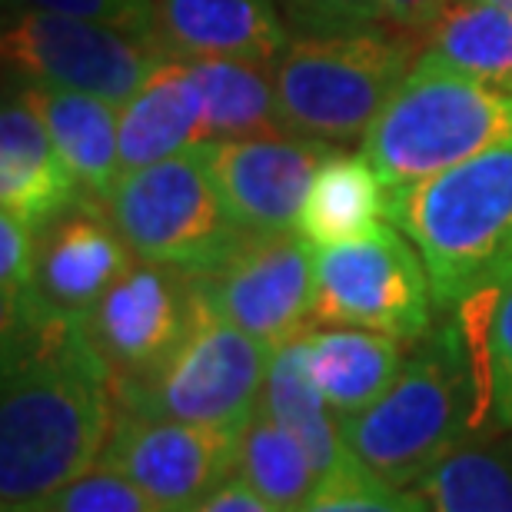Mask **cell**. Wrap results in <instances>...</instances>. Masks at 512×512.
<instances>
[{
	"label": "cell",
	"mask_w": 512,
	"mask_h": 512,
	"mask_svg": "<svg viewBox=\"0 0 512 512\" xmlns=\"http://www.w3.org/2000/svg\"><path fill=\"white\" fill-rule=\"evenodd\" d=\"M300 512H429L426 499L413 486L383 483L380 476L360 479V483L323 489Z\"/></svg>",
	"instance_id": "obj_30"
},
{
	"label": "cell",
	"mask_w": 512,
	"mask_h": 512,
	"mask_svg": "<svg viewBox=\"0 0 512 512\" xmlns=\"http://www.w3.org/2000/svg\"><path fill=\"white\" fill-rule=\"evenodd\" d=\"M273 353L266 343L213 313L200 296L190 333L170 360L137 383L114 386L117 409L243 436L263 403Z\"/></svg>",
	"instance_id": "obj_6"
},
{
	"label": "cell",
	"mask_w": 512,
	"mask_h": 512,
	"mask_svg": "<svg viewBox=\"0 0 512 512\" xmlns=\"http://www.w3.org/2000/svg\"><path fill=\"white\" fill-rule=\"evenodd\" d=\"M4 60L20 84L80 90L124 107L170 57L137 30L20 7L4 30Z\"/></svg>",
	"instance_id": "obj_9"
},
{
	"label": "cell",
	"mask_w": 512,
	"mask_h": 512,
	"mask_svg": "<svg viewBox=\"0 0 512 512\" xmlns=\"http://www.w3.org/2000/svg\"><path fill=\"white\" fill-rule=\"evenodd\" d=\"M453 4L456 0H383L386 27L403 30L409 37L429 34V30L439 24V17Z\"/></svg>",
	"instance_id": "obj_32"
},
{
	"label": "cell",
	"mask_w": 512,
	"mask_h": 512,
	"mask_svg": "<svg viewBox=\"0 0 512 512\" xmlns=\"http://www.w3.org/2000/svg\"><path fill=\"white\" fill-rule=\"evenodd\" d=\"M150 40L170 60L270 67L293 40L276 0H153Z\"/></svg>",
	"instance_id": "obj_15"
},
{
	"label": "cell",
	"mask_w": 512,
	"mask_h": 512,
	"mask_svg": "<svg viewBox=\"0 0 512 512\" xmlns=\"http://www.w3.org/2000/svg\"><path fill=\"white\" fill-rule=\"evenodd\" d=\"M303 353L306 373L340 419L360 416L380 403L406 363L403 340L353 326L310 330Z\"/></svg>",
	"instance_id": "obj_20"
},
{
	"label": "cell",
	"mask_w": 512,
	"mask_h": 512,
	"mask_svg": "<svg viewBox=\"0 0 512 512\" xmlns=\"http://www.w3.org/2000/svg\"><path fill=\"white\" fill-rule=\"evenodd\" d=\"M389 223L416 247L436 310H463L512 276V147L389 190Z\"/></svg>",
	"instance_id": "obj_3"
},
{
	"label": "cell",
	"mask_w": 512,
	"mask_h": 512,
	"mask_svg": "<svg viewBox=\"0 0 512 512\" xmlns=\"http://www.w3.org/2000/svg\"><path fill=\"white\" fill-rule=\"evenodd\" d=\"M37 276V230L17 220L14 213H0V310L17 313L27 303Z\"/></svg>",
	"instance_id": "obj_29"
},
{
	"label": "cell",
	"mask_w": 512,
	"mask_h": 512,
	"mask_svg": "<svg viewBox=\"0 0 512 512\" xmlns=\"http://www.w3.org/2000/svg\"><path fill=\"white\" fill-rule=\"evenodd\" d=\"M293 34H353L383 27V0H276Z\"/></svg>",
	"instance_id": "obj_28"
},
{
	"label": "cell",
	"mask_w": 512,
	"mask_h": 512,
	"mask_svg": "<svg viewBox=\"0 0 512 512\" xmlns=\"http://www.w3.org/2000/svg\"><path fill=\"white\" fill-rule=\"evenodd\" d=\"M237 476L280 512H300L316 493V473L293 433L266 413L263 403L240 436Z\"/></svg>",
	"instance_id": "obj_25"
},
{
	"label": "cell",
	"mask_w": 512,
	"mask_h": 512,
	"mask_svg": "<svg viewBox=\"0 0 512 512\" xmlns=\"http://www.w3.org/2000/svg\"><path fill=\"white\" fill-rule=\"evenodd\" d=\"M207 143L203 94L187 60H163L137 94L120 107V167H153Z\"/></svg>",
	"instance_id": "obj_18"
},
{
	"label": "cell",
	"mask_w": 512,
	"mask_h": 512,
	"mask_svg": "<svg viewBox=\"0 0 512 512\" xmlns=\"http://www.w3.org/2000/svg\"><path fill=\"white\" fill-rule=\"evenodd\" d=\"M423 54L459 74L512 84V10L489 0H456L426 34Z\"/></svg>",
	"instance_id": "obj_24"
},
{
	"label": "cell",
	"mask_w": 512,
	"mask_h": 512,
	"mask_svg": "<svg viewBox=\"0 0 512 512\" xmlns=\"http://www.w3.org/2000/svg\"><path fill=\"white\" fill-rule=\"evenodd\" d=\"M203 147L233 223L243 233H286L296 230L310 183L336 143L280 130L260 137L207 140Z\"/></svg>",
	"instance_id": "obj_13"
},
{
	"label": "cell",
	"mask_w": 512,
	"mask_h": 512,
	"mask_svg": "<svg viewBox=\"0 0 512 512\" xmlns=\"http://www.w3.org/2000/svg\"><path fill=\"white\" fill-rule=\"evenodd\" d=\"M389 220V187L376 167L360 153L336 147L320 163L303 200L296 233L310 247L356 240Z\"/></svg>",
	"instance_id": "obj_21"
},
{
	"label": "cell",
	"mask_w": 512,
	"mask_h": 512,
	"mask_svg": "<svg viewBox=\"0 0 512 512\" xmlns=\"http://www.w3.org/2000/svg\"><path fill=\"white\" fill-rule=\"evenodd\" d=\"M97 463L124 473L163 512H190L237 476L240 433L117 409Z\"/></svg>",
	"instance_id": "obj_11"
},
{
	"label": "cell",
	"mask_w": 512,
	"mask_h": 512,
	"mask_svg": "<svg viewBox=\"0 0 512 512\" xmlns=\"http://www.w3.org/2000/svg\"><path fill=\"white\" fill-rule=\"evenodd\" d=\"M30 512H163L153 499L133 486L124 473L104 463L90 466L74 483L60 486L54 496Z\"/></svg>",
	"instance_id": "obj_27"
},
{
	"label": "cell",
	"mask_w": 512,
	"mask_h": 512,
	"mask_svg": "<svg viewBox=\"0 0 512 512\" xmlns=\"http://www.w3.org/2000/svg\"><path fill=\"white\" fill-rule=\"evenodd\" d=\"M433 306L426 266L393 223L316 250L313 323L353 326L419 343L433 330Z\"/></svg>",
	"instance_id": "obj_8"
},
{
	"label": "cell",
	"mask_w": 512,
	"mask_h": 512,
	"mask_svg": "<svg viewBox=\"0 0 512 512\" xmlns=\"http://www.w3.org/2000/svg\"><path fill=\"white\" fill-rule=\"evenodd\" d=\"M413 64V37L386 24L353 34H293L270 64L283 133L336 147L366 140Z\"/></svg>",
	"instance_id": "obj_5"
},
{
	"label": "cell",
	"mask_w": 512,
	"mask_h": 512,
	"mask_svg": "<svg viewBox=\"0 0 512 512\" xmlns=\"http://www.w3.org/2000/svg\"><path fill=\"white\" fill-rule=\"evenodd\" d=\"M133 260L137 256L104 203L80 200L37 230V276L24 306L87 320Z\"/></svg>",
	"instance_id": "obj_14"
},
{
	"label": "cell",
	"mask_w": 512,
	"mask_h": 512,
	"mask_svg": "<svg viewBox=\"0 0 512 512\" xmlns=\"http://www.w3.org/2000/svg\"><path fill=\"white\" fill-rule=\"evenodd\" d=\"M0 509L30 512L97 466L114 429V376L80 316L24 306L4 320Z\"/></svg>",
	"instance_id": "obj_1"
},
{
	"label": "cell",
	"mask_w": 512,
	"mask_h": 512,
	"mask_svg": "<svg viewBox=\"0 0 512 512\" xmlns=\"http://www.w3.org/2000/svg\"><path fill=\"white\" fill-rule=\"evenodd\" d=\"M303 340L273 353L263 386V409L280 426L290 429L296 443L303 446V453L316 473V493L370 479L373 473L346 443L343 419L333 413V406L326 403L323 393L310 380V373H306Z\"/></svg>",
	"instance_id": "obj_17"
},
{
	"label": "cell",
	"mask_w": 512,
	"mask_h": 512,
	"mask_svg": "<svg viewBox=\"0 0 512 512\" xmlns=\"http://www.w3.org/2000/svg\"><path fill=\"white\" fill-rule=\"evenodd\" d=\"M197 306V276L137 256L84 320L114 386L160 370L190 333Z\"/></svg>",
	"instance_id": "obj_12"
},
{
	"label": "cell",
	"mask_w": 512,
	"mask_h": 512,
	"mask_svg": "<svg viewBox=\"0 0 512 512\" xmlns=\"http://www.w3.org/2000/svg\"><path fill=\"white\" fill-rule=\"evenodd\" d=\"M512 147V84H493L419 54L403 87L363 140L389 190L436 177L456 163Z\"/></svg>",
	"instance_id": "obj_4"
},
{
	"label": "cell",
	"mask_w": 512,
	"mask_h": 512,
	"mask_svg": "<svg viewBox=\"0 0 512 512\" xmlns=\"http://www.w3.org/2000/svg\"><path fill=\"white\" fill-rule=\"evenodd\" d=\"M190 512H280V509L266 503L247 479L230 476L217 493L207 496L197 509H190Z\"/></svg>",
	"instance_id": "obj_33"
},
{
	"label": "cell",
	"mask_w": 512,
	"mask_h": 512,
	"mask_svg": "<svg viewBox=\"0 0 512 512\" xmlns=\"http://www.w3.org/2000/svg\"><path fill=\"white\" fill-rule=\"evenodd\" d=\"M476 303H483V326L466 330L479 353L489 416L499 429H512V276Z\"/></svg>",
	"instance_id": "obj_26"
},
{
	"label": "cell",
	"mask_w": 512,
	"mask_h": 512,
	"mask_svg": "<svg viewBox=\"0 0 512 512\" xmlns=\"http://www.w3.org/2000/svg\"><path fill=\"white\" fill-rule=\"evenodd\" d=\"M493 423L479 353L466 323L433 326L406 356L396 383L366 413L343 419L360 463L393 486H419L439 459Z\"/></svg>",
	"instance_id": "obj_2"
},
{
	"label": "cell",
	"mask_w": 512,
	"mask_h": 512,
	"mask_svg": "<svg viewBox=\"0 0 512 512\" xmlns=\"http://www.w3.org/2000/svg\"><path fill=\"white\" fill-rule=\"evenodd\" d=\"M87 200L77 177L60 157L54 137L20 90L0 114V207L40 230L74 203Z\"/></svg>",
	"instance_id": "obj_16"
},
{
	"label": "cell",
	"mask_w": 512,
	"mask_h": 512,
	"mask_svg": "<svg viewBox=\"0 0 512 512\" xmlns=\"http://www.w3.org/2000/svg\"><path fill=\"white\" fill-rule=\"evenodd\" d=\"M20 7H37V10H50V14H67V17L104 20V24H117V27L137 30V34L150 37L153 0H20Z\"/></svg>",
	"instance_id": "obj_31"
},
{
	"label": "cell",
	"mask_w": 512,
	"mask_h": 512,
	"mask_svg": "<svg viewBox=\"0 0 512 512\" xmlns=\"http://www.w3.org/2000/svg\"><path fill=\"white\" fill-rule=\"evenodd\" d=\"M197 290L227 323L283 350L313 326L316 250L296 230L247 233L227 260L197 276Z\"/></svg>",
	"instance_id": "obj_10"
},
{
	"label": "cell",
	"mask_w": 512,
	"mask_h": 512,
	"mask_svg": "<svg viewBox=\"0 0 512 512\" xmlns=\"http://www.w3.org/2000/svg\"><path fill=\"white\" fill-rule=\"evenodd\" d=\"M489 4H499V7H509L512 10V0H489Z\"/></svg>",
	"instance_id": "obj_34"
},
{
	"label": "cell",
	"mask_w": 512,
	"mask_h": 512,
	"mask_svg": "<svg viewBox=\"0 0 512 512\" xmlns=\"http://www.w3.org/2000/svg\"><path fill=\"white\" fill-rule=\"evenodd\" d=\"M416 489L429 512H512V429L453 449Z\"/></svg>",
	"instance_id": "obj_22"
},
{
	"label": "cell",
	"mask_w": 512,
	"mask_h": 512,
	"mask_svg": "<svg viewBox=\"0 0 512 512\" xmlns=\"http://www.w3.org/2000/svg\"><path fill=\"white\" fill-rule=\"evenodd\" d=\"M107 210L133 256L177 266L190 276L210 273L247 237L213 183L203 143L153 167L124 173Z\"/></svg>",
	"instance_id": "obj_7"
},
{
	"label": "cell",
	"mask_w": 512,
	"mask_h": 512,
	"mask_svg": "<svg viewBox=\"0 0 512 512\" xmlns=\"http://www.w3.org/2000/svg\"><path fill=\"white\" fill-rule=\"evenodd\" d=\"M24 94L44 117L60 157L80 183V193L107 207L110 193L124 177V167H120V107L104 97L64 87L24 84Z\"/></svg>",
	"instance_id": "obj_19"
},
{
	"label": "cell",
	"mask_w": 512,
	"mask_h": 512,
	"mask_svg": "<svg viewBox=\"0 0 512 512\" xmlns=\"http://www.w3.org/2000/svg\"><path fill=\"white\" fill-rule=\"evenodd\" d=\"M203 94L207 140L280 133V110L270 67L243 60H187Z\"/></svg>",
	"instance_id": "obj_23"
}]
</instances>
